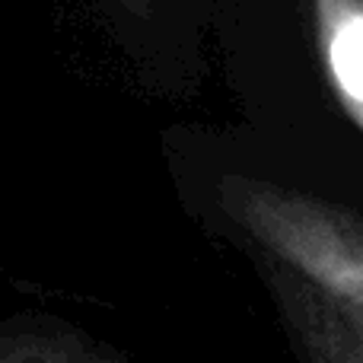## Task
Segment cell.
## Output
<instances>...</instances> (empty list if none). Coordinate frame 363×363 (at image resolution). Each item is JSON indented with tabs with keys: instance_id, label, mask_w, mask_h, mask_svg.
<instances>
[{
	"instance_id": "obj_1",
	"label": "cell",
	"mask_w": 363,
	"mask_h": 363,
	"mask_svg": "<svg viewBox=\"0 0 363 363\" xmlns=\"http://www.w3.org/2000/svg\"><path fill=\"white\" fill-rule=\"evenodd\" d=\"M220 201L262 249L264 264L363 315V226L357 213L252 179H226Z\"/></svg>"
},
{
	"instance_id": "obj_2",
	"label": "cell",
	"mask_w": 363,
	"mask_h": 363,
	"mask_svg": "<svg viewBox=\"0 0 363 363\" xmlns=\"http://www.w3.org/2000/svg\"><path fill=\"white\" fill-rule=\"evenodd\" d=\"M281 319L306 363H363V315L347 313L315 287L258 262Z\"/></svg>"
},
{
	"instance_id": "obj_3",
	"label": "cell",
	"mask_w": 363,
	"mask_h": 363,
	"mask_svg": "<svg viewBox=\"0 0 363 363\" xmlns=\"http://www.w3.org/2000/svg\"><path fill=\"white\" fill-rule=\"evenodd\" d=\"M325 77L347 121L363 128V0H315Z\"/></svg>"
},
{
	"instance_id": "obj_4",
	"label": "cell",
	"mask_w": 363,
	"mask_h": 363,
	"mask_svg": "<svg viewBox=\"0 0 363 363\" xmlns=\"http://www.w3.org/2000/svg\"><path fill=\"white\" fill-rule=\"evenodd\" d=\"M0 363H121L99 347H93L86 338L74 335H10L0 341Z\"/></svg>"
}]
</instances>
